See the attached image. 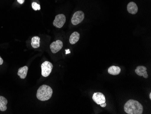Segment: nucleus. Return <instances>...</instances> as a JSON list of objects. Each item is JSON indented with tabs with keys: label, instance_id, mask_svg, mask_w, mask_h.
I'll list each match as a JSON object with an SVG mask.
<instances>
[{
	"label": "nucleus",
	"instance_id": "f257e3e1",
	"mask_svg": "<svg viewBox=\"0 0 151 114\" xmlns=\"http://www.w3.org/2000/svg\"><path fill=\"white\" fill-rule=\"evenodd\" d=\"M124 110L128 114H142L143 108L142 105L138 101L129 99L124 105Z\"/></svg>",
	"mask_w": 151,
	"mask_h": 114
},
{
	"label": "nucleus",
	"instance_id": "f03ea898",
	"mask_svg": "<svg viewBox=\"0 0 151 114\" xmlns=\"http://www.w3.org/2000/svg\"><path fill=\"white\" fill-rule=\"evenodd\" d=\"M52 89L50 86L46 85L41 86L37 91V99L41 101H46L51 98L52 95Z\"/></svg>",
	"mask_w": 151,
	"mask_h": 114
},
{
	"label": "nucleus",
	"instance_id": "7ed1b4c3",
	"mask_svg": "<svg viewBox=\"0 0 151 114\" xmlns=\"http://www.w3.org/2000/svg\"><path fill=\"white\" fill-rule=\"evenodd\" d=\"M52 68H53V65L51 63L48 61H46L43 62L41 65V70H42L41 74L42 76L45 77L49 76L51 73Z\"/></svg>",
	"mask_w": 151,
	"mask_h": 114
},
{
	"label": "nucleus",
	"instance_id": "20e7f679",
	"mask_svg": "<svg viewBox=\"0 0 151 114\" xmlns=\"http://www.w3.org/2000/svg\"><path fill=\"white\" fill-rule=\"evenodd\" d=\"M85 17V14L82 11H78L75 12L71 20L72 23L73 25H78L83 21Z\"/></svg>",
	"mask_w": 151,
	"mask_h": 114
},
{
	"label": "nucleus",
	"instance_id": "39448f33",
	"mask_svg": "<svg viewBox=\"0 0 151 114\" xmlns=\"http://www.w3.org/2000/svg\"><path fill=\"white\" fill-rule=\"evenodd\" d=\"M66 22V17L64 14L57 15L53 22V25L56 28H62Z\"/></svg>",
	"mask_w": 151,
	"mask_h": 114
},
{
	"label": "nucleus",
	"instance_id": "423d86ee",
	"mask_svg": "<svg viewBox=\"0 0 151 114\" xmlns=\"http://www.w3.org/2000/svg\"><path fill=\"white\" fill-rule=\"evenodd\" d=\"M63 47V43L60 40H57L51 44L50 46L51 51L52 53H56L62 49Z\"/></svg>",
	"mask_w": 151,
	"mask_h": 114
},
{
	"label": "nucleus",
	"instance_id": "0eeeda50",
	"mask_svg": "<svg viewBox=\"0 0 151 114\" xmlns=\"http://www.w3.org/2000/svg\"><path fill=\"white\" fill-rule=\"evenodd\" d=\"M92 99L94 102L98 105L104 103L106 102L105 95L101 92L94 93L92 97Z\"/></svg>",
	"mask_w": 151,
	"mask_h": 114
},
{
	"label": "nucleus",
	"instance_id": "6e6552de",
	"mask_svg": "<svg viewBox=\"0 0 151 114\" xmlns=\"http://www.w3.org/2000/svg\"><path fill=\"white\" fill-rule=\"evenodd\" d=\"M147 68L145 66H138L137 67L136 69L135 70V72L139 76H143L145 78H148V74L147 71Z\"/></svg>",
	"mask_w": 151,
	"mask_h": 114
},
{
	"label": "nucleus",
	"instance_id": "1a4fd4ad",
	"mask_svg": "<svg viewBox=\"0 0 151 114\" xmlns=\"http://www.w3.org/2000/svg\"><path fill=\"white\" fill-rule=\"evenodd\" d=\"M127 8L128 12L130 14L134 15L138 12V6L135 2H133V1L130 2L128 4Z\"/></svg>",
	"mask_w": 151,
	"mask_h": 114
},
{
	"label": "nucleus",
	"instance_id": "9d476101",
	"mask_svg": "<svg viewBox=\"0 0 151 114\" xmlns=\"http://www.w3.org/2000/svg\"><path fill=\"white\" fill-rule=\"evenodd\" d=\"M108 71L109 74L113 76H117L119 74V73L121 72V69L119 66L112 65L109 68Z\"/></svg>",
	"mask_w": 151,
	"mask_h": 114
},
{
	"label": "nucleus",
	"instance_id": "9b49d317",
	"mask_svg": "<svg viewBox=\"0 0 151 114\" xmlns=\"http://www.w3.org/2000/svg\"><path fill=\"white\" fill-rule=\"evenodd\" d=\"M80 36V34L78 32H77V31L73 32L69 38V42H70V44L74 45L77 43L79 40Z\"/></svg>",
	"mask_w": 151,
	"mask_h": 114
},
{
	"label": "nucleus",
	"instance_id": "f8f14e48",
	"mask_svg": "<svg viewBox=\"0 0 151 114\" xmlns=\"http://www.w3.org/2000/svg\"><path fill=\"white\" fill-rule=\"evenodd\" d=\"M28 70V68L27 66H24L20 68L18 70L17 74L22 79H24L27 76V72Z\"/></svg>",
	"mask_w": 151,
	"mask_h": 114
},
{
	"label": "nucleus",
	"instance_id": "ddd939ff",
	"mask_svg": "<svg viewBox=\"0 0 151 114\" xmlns=\"http://www.w3.org/2000/svg\"><path fill=\"white\" fill-rule=\"evenodd\" d=\"M7 100L6 98L0 96V111H5L6 110Z\"/></svg>",
	"mask_w": 151,
	"mask_h": 114
},
{
	"label": "nucleus",
	"instance_id": "4468645a",
	"mask_svg": "<svg viewBox=\"0 0 151 114\" xmlns=\"http://www.w3.org/2000/svg\"><path fill=\"white\" fill-rule=\"evenodd\" d=\"M40 39L39 36H35L31 39V46L34 48H39L40 46Z\"/></svg>",
	"mask_w": 151,
	"mask_h": 114
},
{
	"label": "nucleus",
	"instance_id": "2eb2a0df",
	"mask_svg": "<svg viewBox=\"0 0 151 114\" xmlns=\"http://www.w3.org/2000/svg\"><path fill=\"white\" fill-rule=\"evenodd\" d=\"M32 7L35 11H38L40 10V4H38L35 2H32Z\"/></svg>",
	"mask_w": 151,
	"mask_h": 114
},
{
	"label": "nucleus",
	"instance_id": "dca6fc26",
	"mask_svg": "<svg viewBox=\"0 0 151 114\" xmlns=\"http://www.w3.org/2000/svg\"><path fill=\"white\" fill-rule=\"evenodd\" d=\"M24 1L25 0H17V1L19 4H23L24 3Z\"/></svg>",
	"mask_w": 151,
	"mask_h": 114
},
{
	"label": "nucleus",
	"instance_id": "f3484780",
	"mask_svg": "<svg viewBox=\"0 0 151 114\" xmlns=\"http://www.w3.org/2000/svg\"><path fill=\"white\" fill-rule=\"evenodd\" d=\"M100 106L101 107H105L106 106V103H104L101 104L100 105Z\"/></svg>",
	"mask_w": 151,
	"mask_h": 114
},
{
	"label": "nucleus",
	"instance_id": "a211bd4d",
	"mask_svg": "<svg viewBox=\"0 0 151 114\" xmlns=\"http://www.w3.org/2000/svg\"><path fill=\"white\" fill-rule=\"evenodd\" d=\"M3 62H3V59L1 58V57H0V65L3 64Z\"/></svg>",
	"mask_w": 151,
	"mask_h": 114
},
{
	"label": "nucleus",
	"instance_id": "6ab92c4d",
	"mask_svg": "<svg viewBox=\"0 0 151 114\" xmlns=\"http://www.w3.org/2000/svg\"><path fill=\"white\" fill-rule=\"evenodd\" d=\"M149 98H150V99H151V93H150V94H149Z\"/></svg>",
	"mask_w": 151,
	"mask_h": 114
},
{
	"label": "nucleus",
	"instance_id": "aec40b11",
	"mask_svg": "<svg viewBox=\"0 0 151 114\" xmlns=\"http://www.w3.org/2000/svg\"><path fill=\"white\" fill-rule=\"evenodd\" d=\"M66 51H69V50H66ZM68 52H66V54H68Z\"/></svg>",
	"mask_w": 151,
	"mask_h": 114
}]
</instances>
